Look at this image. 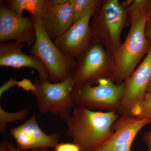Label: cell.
Wrapping results in <instances>:
<instances>
[{"label": "cell", "mask_w": 151, "mask_h": 151, "mask_svg": "<svg viewBox=\"0 0 151 151\" xmlns=\"http://www.w3.org/2000/svg\"><path fill=\"white\" fill-rule=\"evenodd\" d=\"M118 116L116 111H96L75 107L65 121L67 134L81 151H95L113 134L112 128Z\"/></svg>", "instance_id": "1"}, {"label": "cell", "mask_w": 151, "mask_h": 151, "mask_svg": "<svg viewBox=\"0 0 151 151\" xmlns=\"http://www.w3.org/2000/svg\"><path fill=\"white\" fill-rule=\"evenodd\" d=\"M148 3L147 1H137L132 6L129 32L116 55V75L119 80H126L132 74L147 50L148 42L145 29L149 18L147 12Z\"/></svg>", "instance_id": "2"}, {"label": "cell", "mask_w": 151, "mask_h": 151, "mask_svg": "<svg viewBox=\"0 0 151 151\" xmlns=\"http://www.w3.org/2000/svg\"><path fill=\"white\" fill-rule=\"evenodd\" d=\"M97 82L96 86L90 83L75 85L72 96L76 107L121 111L125 83L116 84L111 79L103 78L97 79Z\"/></svg>", "instance_id": "3"}, {"label": "cell", "mask_w": 151, "mask_h": 151, "mask_svg": "<svg viewBox=\"0 0 151 151\" xmlns=\"http://www.w3.org/2000/svg\"><path fill=\"white\" fill-rule=\"evenodd\" d=\"M35 24L36 39L29 52L44 64L52 83L60 82L71 75L75 65L73 58L65 56L57 47L45 30L41 19L31 17Z\"/></svg>", "instance_id": "4"}, {"label": "cell", "mask_w": 151, "mask_h": 151, "mask_svg": "<svg viewBox=\"0 0 151 151\" xmlns=\"http://www.w3.org/2000/svg\"><path fill=\"white\" fill-rule=\"evenodd\" d=\"M33 83L35 90L31 92L37 99L40 113L58 114L65 122L76 107L72 96L75 83L71 76L56 83L35 79Z\"/></svg>", "instance_id": "5"}, {"label": "cell", "mask_w": 151, "mask_h": 151, "mask_svg": "<svg viewBox=\"0 0 151 151\" xmlns=\"http://www.w3.org/2000/svg\"><path fill=\"white\" fill-rule=\"evenodd\" d=\"M0 3V42L13 40L32 46L36 39L33 20L14 12Z\"/></svg>", "instance_id": "6"}, {"label": "cell", "mask_w": 151, "mask_h": 151, "mask_svg": "<svg viewBox=\"0 0 151 151\" xmlns=\"http://www.w3.org/2000/svg\"><path fill=\"white\" fill-rule=\"evenodd\" d=\"M151 119H141L132 115L122 114L113 126L112 136L95 151H131L135 137Z\"/></svg>", "instance_id": "7"}, {"label": "cell", "mask_w": 151, "mask_h": 151, "mask_svg": "<svg viewBox=\"0 0 151 151\" xmlns=\"http://www.w3.org/2000/svg\"><path fill=\"white\" fill-rule=\"evenodd\" d=\"M151 78V47L142 63L126 80L122 114L132 116L133 110L144 99Z\"/></svg>", "instance_id": "8"}, {"label": "cell", "mask_w": 151, "mask_h": 151, "mask_svg": "<svg viewBox=\"0 0 151 151\" xmlns=\"http://www.w3.org/2000/svg\"><path fill=\"white\" fill-rule=\"evenodd\" d=\"M96 7L90 9L80 19L54 41L57 47L65 56L73 59L81 55L89 46L91 35L89 21Z\"/></svg>", "instance_id": "9"}, {"label": "cell", "mask_w": 151, "mask_h": 151, "mask_svg": "<svg viewBox=\"0 0 151 151\" xmlns=\"http://www.w3.org/2000/svg\"><path fill=\"white\" fill-rule=\"evenodd\" d=\"M10 134L17 144V148L22 151L38 148H55L59 143L55 133L47 134L41 129L35 114L23 124L14 127Z\"/></svg>", "instance_id": "10"}, {"label": "cell", "mask_w": 151, "mask_h": 151, "mask_svg": "<svg viewBox=\"0 0 151 151\" xmlns=\"http://www.w3.org/2000/svg\"><path fill=\"white\" fill-rule=\"evenodd\" d=\"M42 21L45 30L54 41L74 23L73 0H51Z\"/></svg>", "instance_id": "11"}, {"label": "cell", "mask_w": 151, "mask_h": 151, "mask_svg": "<svg viewBox=\"0 0 151 151\" xmlns=\"http://www.w3.org/2000/svg\"><path fill=\"white\" fill-rule=\"evenodd\" d=\"M25 45V43L14 41L0 42V66L17 69L33 68L37 71L39 79L48 80L47 69L40 60L23 52L22 49Z\"/></svg>", "instance_id": "12"}, {"label": "cell", "mask_w": 151, "mask_h": 151, "mask_svg": "<svg viewBox=\"0 0 151 151\" xmlns=\"http://www.w3.org/2000/svg\"><path fill=\"white\" fill-rule=\"evenodd\" d=\"M84 52L81 61L74 68L71 75L75 85L89 83L97 78L106 63V56L102 47L91 45Z\"/></svg>", "instance_id": "13"}, {"label": "cell", "mask_w": 151, "mask_h": 151, "mask_svg": "<svg viewBox=\"0 0 151 151\" xmlns=\"http://www.w3.org/2000/svg\"><path fill=\"white\" fill-rule=\"evenodd\" d=\"M102 15L111 40L114 43H118L125 20L123 7L117 0H109L104 5Z\"/></svg>", "instance_id": "14"}, {"label": "cell", "mask_w": 151, "mask_h": 151, "mask_svg": "<svg viewBox=\"0 0 151 151\" xmlns=\"http://www.w3.org/2000/svg\"><path fill=\"white\" fill-rule=\"evenodd\" d=\"M8 8L14 12L22 15L26 10L32 14V17L42 18L51 4V0H9L4 1Z\"/></svg>", "instance_id": "15"}, {"label": "cell", "mask_w": 151, "mask_h": 151, "mask_svg": "<svg viewBox=\"0 0 151 151\" xmlns=\"http://www.w3.org/2000/svg\"><path fill=\"white\" fill-rule=\"evenodd\" d=\"M29 114V109L26 108L22 111L15 113L6 112L0 106V133L2 134L6 132L7 124L14 123L17 121L24 120L27 118Z\"/></svg>", "instance_id": "16"}, {"label": "cell", "mask_w": 151, "mask_h": 151, "mask_svg": "<svg viewBox=\"0 0 151 151\" xmlns=\"http://www.w3.org/2000/svg\"><path fill=\"white\" fill-rule=\"evenodd\" d=\"M97 3L94 0H73L74 23L80 19L90 9L96 7Z\"/></svg>", "instance_id": "17"}, {"label": "cell", "mask_w": 151, "mask_h": 151, "mask_svg": "<svg viewBox=\"0 0 151 151\" xmlns=\"http://www.w3.org/2000/svg\"><path fill=\"white\" fill-rule=\"evenodd\" d=\"M132 116L141 119H151V93H146L142 101L133 110Z\"/></svg>", "instance_id": "18"}, {"label": "cell", "mask_w": 151, "mask_h": 151, "mask_svg": "<svg viewBox=\"0 0 151 151\" xmlns=\"http://www.w3.org/2000/svg\"><path fill=\"white\" fill-rule=\"evenodd\" d=\"M17 85L27 91L32 92L35 90V86L33 82L27 78L22 79L21 81H18Z\"/></svg>", "instance_id": "19"}, {"label": "cell", "mask_w": 151, "mask_h": 151, "mask_svg": "<svg viewBox=\"0 0 151 151\" xmlns=\"http://www.w3.org/2000/svg\"><path fill=\"white\" fill-rule=\"evenodd\" d=\"M18 81H16L15 78L11 77L8 81L4 82L3 85L0 88V97H1L2 95L4 92H6L12 87L17 84Z\"/></svg>", "instance_id": "20"}, {"label": "cell", "mask_w": 151, "mask_h": 151, "mask_svg": "<svg viewBox=\"0 0 151 151\" xmlns=\"http://www.w3.org/2000/svg\"><path fill=\"white\" fill-rule=\"evenodd\" d=\"M142 138L146 147V151H151V126L148 130L144 132Z\"/></svg>", "instance_id": "21"}, {"label": "cell", "mask_w": 151, "mask_h": 151, "mask_svg": "<svg viewBox=\"0 0 151 151\" xmlns=\"http://www.w3.org/2000/svg\"><path fill=\"white\" fill-rule=\"evenodd\" d=\"M5 142L7 147L8 151H22L18 150L17 148H15L13 144L7 140L5 141ZM31 151H49V148H42L34 149V150H32Z\"/></svg>", "instance_id": "22"}, {"label": "cell", "mask_w": 151, "mask_h": 151, "mask_svg": "<svg viewBox=\"0 0 151 151\" xmlns=\"http://www.w3.org/2000/svg\"><path fill=\"white\" fill-rule=\"evenodd\" d=\"M0 151H8L7 147L5 141L0 144Z\"/></svg>", "instance_id": "23"}, {"label": "cell", "mask_w": 151, "mask_h": 151, "mask_svg": "<svg viewBox=\"0 0 151 151\" xmlns=\"http://www.w3.org/2000/svg\"><path fill=\"white\" fill-rule=\"evenodd\" d=\"M147 93H151V78L150 81L149 82L147 88Z\"/></svg>", "instance_id": "24"}, {"label": "cell", "mask_w": 151, "mask_h": 151, "mask_svg": "<svg viewBox=\"0 0 151 151\" xmlns=\"http://www.w3.org/2000/svg\"><path fill=\"white\" fill-rule=\"evenodd\" d=\"M148 35L149 38L151 40V24L149 28L148 31Z\"/></svg>", "instance_id": "25"}]
</instances>
